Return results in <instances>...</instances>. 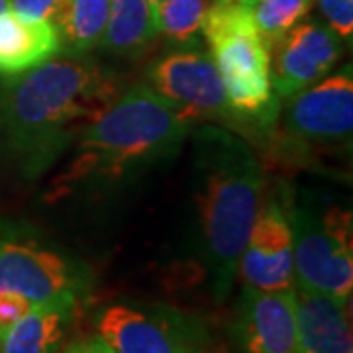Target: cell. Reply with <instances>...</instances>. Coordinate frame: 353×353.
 <instances>
[{"label":"cell","mask_w":353,"mask_h":353,"mask_svg":"<svg viewBox=\"0 0 353 353\" xmlns=\"http://www.w3.org/2000/svg\"><path fill=\"white\" fill-rule=\"evenodd\" d=\"M110 0H69L57 24L63 55H87L99 48L108 24Z\"/></svg>","instance_id":"obj_17"},{"label":"cell","mask_w":353,"mask_h":353,"mask_svg":"<svg viewBox=\"0 0 353 353\" xmlns=\"http://www.w3.org/2000/svg\"><path fill=\"white\" fill-rule=\"evenodd\" d=\"M69 0H10V12L30 22H50L57 28Z\"/></svg>","instance_id":"obj_20"},{"label":"cell","mask_w":353,"mask_h":353,"mask_svg":"<svg viewBox=\"0 0 353 353\" xmlns=\"http://www.w3.org/2000/svg\"><path fill=\"white\" fill-rule=\"evenodd\" d=\"M73 308L57 304H36L6 330L2 353H59Z\"/></svg>","instance_id":"obj_15"},{"label":"cell","mask_w":353,"mask_h":353,"mask_svg":"<svg viewBox=\"0 0 353 353\" xmlns=\"http://www.w3.org/2000/svg\"><path fill=\"white\" fill-rule=\"evenodd\" d=\"M159 36L155 14L148 0H110L108 24L102 43L120 57H138Z\"/></svg>","instance_id":"obj_16"},{"label":"cell","mask_w":353,"mask_h":353,"mask_svg":"<svg viewBox=\"0 0 353 353\" xmlns=\"http://www.w3.org/2000/svg\"><path fill=\"white\" fill-rule=\"evenodd\" d=\"M328 26L345 41H352L353 0H316Z\"/></svg>","instance_id":"obj_21"},{"label":"cell","mask_w":353,"mask_h":353,"mask_svg":"<svg viewBox=\"0 0 353 353\" xmlns=\"http://www.w3.org/2000/svg\"><path fill=\"white\" fill-rule=\"evenodd\" d=\"M236 275L240 277L243 289H294L292 234L285 204L275 199L259 204Z\"/></svg>","instance_id":"obj_9"},{"label":"cell","mask_w":353,"mask_h":353,"mask_svg":"<svg viewBox=\"0 0 353 353\" xmlns=\"http://www.w3.org/2000/svg\"><path fill=\"white\" fill-rule=\"evenodd\" d=\"M61 53V38L50 22H30L10 10L0 14V75L16 77Z\"/></svg>","instance_id":"obj_14"},{"label":"cell","mask_w":353,"mask_h":353,"mask_svg":"<svg viewBox=\"0 0 353 353\" xmlns=\"http://www.w3.org/2000/svg\"><path fill=\"white\" fill-rule=\"evenodd\" d=\"M285 212L292 234L294 287L352 299V214L338 206L316 214L299 204H287Z\"/></svg>","instance_id":"obj_5"},{"label":"cell","mask_w":353,"mask_h":353,"mask_svg":"<svg viewBox=\"0 0 353 353\" xmlns=\"http://www.w3.org/2000/svg\"><path fill=\"white\" fill-rule=\"evenodd\" d=\"M192 120L148 83L130 87L77 139L75 155L55 179L53 192L63 196L81 187H112L171 161Z\"/></svg>","instance_id":"obj_2"},{"label":"cell","mask_w":353,"mask_h":353,"mask_svg":"<svg viewBox=\"0 0 353 353\" xmlns=\"http://www.w3.org/2000/svg\"><path fill=\"white\" fill-rule=\"evenodd\" d=\"M263 171L245 141L224 128L194 134V204L202 253L224 301L261 204Z\"/></svg>","instance_id":"obj_3"},{"label":"cell","mask_w":353,"mask_h":353,"mask_svg":"<svg viewBox=\"0 0 353 353\" xmlns=\"http://www.w3.org/2000/svg\"><path fill=\"white\" fill-rule=\"evenodd\" d=\"M0 353H2V340H0Z\"/></svg>","instance_id":"obj_29"},{"label":"cell","mask_w":353,"mask_h":353,"mask_svg":"<svg viewBox=\"0 0 353 353\" xmlns=\"http://www.w3.org/2000/svg\"><path fill=\"white\" fill-rule=\"evenodd\" d=\"M208 10L206 0H163L155 10L157 32L179 46H192Z\"/></svg>","instance_id":"obj_19"},{"label":"cell","mask_w":353,"mask_h":353,"mask_svg":"<svg viewBox=\"0 0 353 353\" xmlns=\"http://www.w3.org/2000/svg\"><path fill=\"white\" fill-rule=\"evenodd\" d=\"M148 85L165 101L190 118L236 120L230 110L224 83L210 53L196 50L171 51L155 59L148 71Z\"/></svg>","instance_id":"obj_8"},{"label":"cell","mask_w":353,"mask_h":353,"mask_svg":"<svg viewBox=\"0 0 353 353\" xmlns=\"http://www.w3.org/2000/svg\"><path fill=\"white\" fill-rule=\"evenodd\" d=\"M343 39L320 22H301L271 50V87L277 99H289L322 81L341 57Z\"/></svg>","instance_id":"obj_10"},{"label":"cell","mask_w":353,"mask_h":353,"mask_svg":"<svg viewBox=\"0 0 353 353\" xmlns=\"http://www.w3.org/2000/svg\"><path fill=\"white\" fill-rule=\"evenodd\" d=\"M236 2H238V4H243V6H252L257 0H236Z\"/></svg>","instance_id":"obj_26"},{"label":"cell","mask_w":353,"mask_h":353,"mask_svg":"<svg viewBox=\"0 0 353 353\" xmlns=\"http://www.w3.org/2000/svg\"><path fill=\"white\" fill-rule=\"evenodd\" d=\"M148 2H150V6H152L153 14H155V10H157V6H159V4H161L163 0H148Z\"/></svg>","instance_id":"obj_25"},{"label":"cell","mask_w":353,"mask_h":353,"mask_svg":"<svg viewBox=\"0 0 353 353\" xmlns=\"http://www.w3.org/2000/svg\"><path fill=\"white\" fill-rule=\"evenodd\" d=\"M61 353H114L101 336H92V338H83L69 343Z\"/></svg>","instance_id":"obj_23"},{"label":"cell","mask_w":353,"mask_h":353,"mask_svg":"<svg viewBox=\"0 0 353 353\" xmlns=\"http://www.w3.org/2000/svg\"><path fill=\"white\" fill-rule=\"evenodd\" d=\"M301 353H353L352 299L294 287Z\"/></svg>","instance_id":"obj_13"},{"label":"cell","mask_w":353,"mask_h":353,"mask_svg":"<svg viewBox=\"0 0 353 353\" xmlns=\"http://www.w3.org/2000/svg\"><path fill=\"white\" fill-rule=\"evenodd\" d=\"M10 10V0H0V14Z\"/></svg>","instance_id":"obj_24"},{"label":"cell","mask_w":353,"mask_h":353,"mask_svg":"<svg viewBox=\"0 0 353 353\" xmlns=\"http://www.w3.org/2000/svg\"><path fill=\"white\" fill-rule=\"evenodd\" d=\"M277 114L289 138L318 145H350L353 134L352 65L285 99V106Z\"/></svg>","instance_id":"obj_7"},{"label":"cell","mask_w":353,"mask_h":353,"mask_svg":"<svg viewBox=\"0 0 353 353\" xmlns=\"http://www.w3.org/2000/svg\"><path fill=\"white\" fill-rule=\"evenodd\" d=\"M88 275L61 253L34 241H0V292H16L34 304L75 308Z\"/></svg>","instance_id":"obj_6"},{"label":"cell","mask_w":353,"mask_h":353,"mask_svg":"<svg viewBox=\"0 0 353 353\" xmlns=\"http://www.w3.org/2000/svg\"><path fill=\"white\" fill-rule=\"evenodd\" d=\"M32 306L34 304L16 292H0V336L16 324L26 312H30Z\"/></svg>","instance_id":"obj_22"},{"label":"cell","mask_w":353,"mask_h":353,"mask_svg":"<svg viewBox=\"0 0 353 353\" xmlns=\"http://www.w3.org/2000/svg\"><path fill=\"white\" fill-rule=\"evenodd\" d=\"M201 34L210 46L236 120L271 124L281 104L271 87V51L255 28L250 6L236 0L214 2L204 14Z\"/></svg>","instance_id":"obj_4"},{"label":"cell","mask_w":353,"mask_h":353,"mask_svg":"<svg viewBox=\"0 0 353 353\" xmlns=\"http://www.w3.org/2000/svg\"><path fill=\"white\" fill-rule=\"evenodd\" d=\"M236 336L243 353H301L294 289H243Z\"/></svg>","instance_id":"obj_11"},{"label":"cell","mask_w":353,"mask_h":353,"mask_svg":"<svg viewBox=\"0 0 353 353\" xmlns=\"http://www.w3.org/2000/svg\"><path fill=\"white\" fill-rule=\"evenodd\" d=\"M97 332L114 353H194L199 347L171 320L128 304L104 308Z\"/></svg>","instance_id":"obj_12"},{"label":"cell","mask_w":353,"mask_h":353,"mask_svg":"<svg viewBox=\"0 0 353 353\" xmlns=\"http://www.w3.org/2000/svg\"><path fill=\"white\" fill-rule=\"evenodd\" d=\"M194 353H214V352H210V350H204V347H201V345H199V347H196V352Z\"/></svg>","instance_id":"obj_27"},{"label":"cell","mask_w":353,"mask_h":353,"mask_svg":"<svg viewBox=\"0 0 353 353\" xmlns=\"http://www.w3.org/2000/svg\"><path fill=\"white\" fill-rule=\"evenodd\" d=\"M120 94V83L87 55H55L0 88V150L26 179L57 163Z\"/></svg>","instance_id":"obj_1"},{"label":"cell","mask_w":353,"mask_h":353,"mask_svg":"<svg viewBox=\"0 0 353 353\" xmlns=\"http://www.w3.org/2000/svg\"><path fill=\"white\" fill-rule=\"evenodd\" d=\"M222 2H232V0H216V4H222Z\"/></svg>","instance_id":"obj_28"},{"label":"cell","mask_w":353,"mask_h":353,"mask_svg":"<svg viewBox=\"0 0 353 353\" xmlns=\"http://www.w3.org/2000/svg\"><path fill=\"white\" fill-rule=\"evenodd\" d=\"M314 0H257L250 6L255 28L269 51L310 12Z\"/></svg>","instance_id":"obj_18"}]
</instances>
